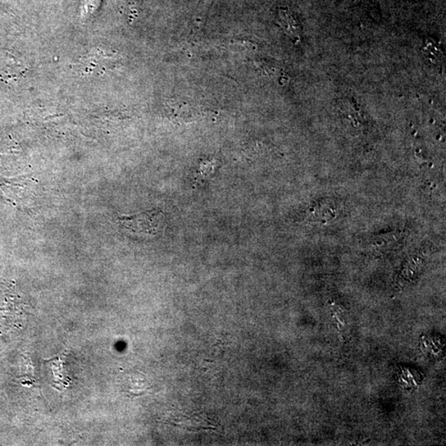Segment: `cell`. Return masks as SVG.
I'll list each match as a JSON object with an SVG mask.
<instances>
[{
	"mask_svg": "<svg viewBox=\"0 0 446 446\" xmlns=\"http://www.w3.org/2000/svg\"><path fill=\"white\" fill-rule=\"evenodd\" d=\"M49 367H51L55 388L62 390L68 388L71 383V377L66 371V365L62 358L48 359Z\"/></svg>",
	"mask_w": 446,
	"mask_h": 446,
	"instance_id": "2",
	"label": "cell"
},
{
	"mask_svg": "<svg viewBox=\"0 0 446 446\" xmlns=\"http://www.w3.org/2000/svg\"><path fill=\"white\" fill-rule=\"evenodd\" d=\"M120 225L131 234L140 236H154L164 230L166 217L160 210H152L118 218Z\"/></svg>",
	"mask_w": 446,
	"mask_h": 446,
	"instance_id": "1",
	"label": "cell"
},
{
	"mask_svg": "<svg viewBox=\"0 0 446 446\" xmlns=\"http://www.w3.org/2000/svg\"><path fill=\"white\" fill-rule=\"evenodd\" d=\"M279 16L282 27L285 34L289 36L294 43H298L300 39V27L297 20L289 8H280Z\"/></svg>",
	"mask_w": 446,
	"mask_h": 446,
	"instance_id": "3",
	"label": "cell"
}]
</instances>
